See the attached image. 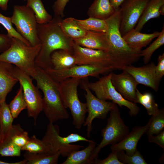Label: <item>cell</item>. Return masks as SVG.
<instances>
[{"label": "cell", "mask_w": 164, "mask_h": 164, "mask_svg": "<svg viewBox=\"0 0 164 164\" xmlns=\"http://www.w3.org/2000/svg\"><path fill=\"white\" fill-rule=\"evenodd\" d=\"M61 17L55 15L49 22L38 24L37 34L41 44L35 64L43 69L52 68L50 57L52 53L63 50L73 54L74 42L63 33L59 25Z\"/></svg>", "instance_id": "1"}, {"label": "cell", "mask_w": 164, "mask_h": 164, "mask_svg": "<svg viewBox=\"0 0 164 164\" xmlns=\"http://www.w3.org/2000/svg\"><path fill=\"white\" fill-rule=\"evenodd\" d=\"M121 20L120 8L111 17L105 20L108 25L106 32L110 50L108 52L114 70H121L137 61L141 51L132 49L124 39L119 30Z\"/></svg>", "instance_id": "2"}, {"label": "cell", "mask_w": 164, "mask_h": 164, "mask_svg": "<svg viewBox=\"0 0 164 164\" xmlns=\"http://www.w3.org/2000/svg\"><path fill=\"white\" fill-rule=\"evenodd\" d=\"M36 73L32 78L36 81L37 87L43 94V111L49 122L53 123L68 119L69 114L61 98L59 83L44 69L36 66Z\"/></svg>", "instance_id": "3"}, {"label": "cell", "mask_w": 164, "mask_h": 164, "mask_svg": "<svg viewBox=\"0 0 164 164\" xmlns=\"http://www.w3.org/2000/svg\"><path fill=\"white\" fill-rule=\"evenodd\" d=\"M41 47V43L35 46H28L12 37L10 46L0 54V61L15 65L32 78L36 72L35 60Z\"/></svg>", "instance_id": "4"}, {"label": "cell", "mask_w": 164, "mask_h": 164, "mask_svg": "<svg viewBox=\"0 0 164 164\" xmlns=\"http://www.w3.org/2000/svg\"><path fill=\"white\" fill-rule=\"evenodd\" d=\"M81 79L69 78L59 83V91L63 103L66 108L70 110L73 124L77 129L81 128L87 112L86 103L80 101L77 93L78 87Z\"/></svg>", "instance_id": "5"}, {"label": "cell", "mask_w": 164, "mask_h": 164, "mask_svg": "<svg viewBox=\"0 0 164 164\" xmlns=\"http://www.w3.org/2000/svg\"><path fill=\"white\" fill-rule=\"evenodd\" d=\"M129 132V128L121 117L117 105L110 111L107 125L101 131L102 138L101 142L95 147L92 152L91 159L92 164L94 160L98 158V154L102 148L108 145L119 142Z\"/></svg>", "instance_id": "6"}, {"label": "cell", "mask_w": 164, "mask_h": 164, "mask_svg": "<svg viewBox=\"0 0 164 164\" xmlns=\"http://www.w3.org/2000/svg\"><path fill=\"white\" fill-rule=\"evenodd\" d=\"M111 72L94 82H89L87 80V85L97 98L105 101H111L121 108L125 106L129 110L131 116H136L139 112V108L136 103L125 99L116 90L111 82Z\"/></svg>", "instance_id": "7"}, {"label": "cell", "mask_w": 164, "mask_h": 164, "mask_svg": "<svg viewBox=\"0 0 164 164\" xmlns=\"http://www.w3.org/2000/svg\"><path fill=\"white\" fill-rule=\"evenodd\" d=\"M11 21L16 31L32 46L40 43L37 34V22L32 10L26 5H14Z\"/></svg>", "instance_id": "8"}, {"label": "cell", "mask_w": 164, "mask_h": 164, "mask_svg": "<svg viewBox=\"0 0 164 164\" xmlns=\"http://www.w3.org/2000/svg\"><path fill=\"white\" fill-rule=\"evenodd\" d=\"M13 73L22 87L28 115L34 119L36 125L39 115L43 111V98L39 89L33 84L30 76L14 65Z\"/></svg>", "instance_id": "9"}, {"label": "cell", "mask_w": 164, "mask_h": 164, "mask_svg": "<svg viewBox=\"0 0 164 164\" xmlns=\"http://www.w3.org/2000/svg\"><path fill=\"white\" fill-rule=\"evenodd\" d=\"M87 77L81 79L80 83L86 94L85 98L88 114L83 125L87 128V135L89 138L93 130L92 122L95 118L104 119L108 112L117 105L113 102L101 99L92 93L87 84Z\"/></svg>", "instance_id": "10"}, {"label": "cell", "mask_w": 164, "mask_h": 164, "mask_svg": "<svg viewBox=\"0 0 164 164\" xmlns=\"http://www.w3.org/2000/svg\"><path fill=\"white\" fill-rule=\"evenodd\" d=\"M149 0H125L120 6L122 36L134 29Z\"/></svg>", "instance_id": "11"}, {"label": "cell", "mask_w": 164, "mask_h": 164, "mask_svg": "<svg viewBox=\"0 0 164 164\" xmlns=\"http://www.w3.org/2000/svg\"><path fill=\"white\" fill-rule=\"evenodd\" d=\"M44 70L55 80L59 83L71 77L82 78L88 76L98 77L100 74L105 73L113 70L109 68L87 64L76 65L61 70H56L52 68Z\"/></svg>", "instance_id": "12"}, {"label": "cell", "mask_w": 164, "mask_h": 164, "mask_svg": "<svg viewBox=\"0 0 164 164\" xmlns=\"http://www.w3.org/2000/svg\"><path fill=\"white\" fill-rule=\"evenodd\" d=\"M73 48V54L77 60V65H90L109 68L114 70L108 51L83 47L74 42Z\"/></svg>", "instance_id": "13"}, {"label": "cell", "mask_w": 164, "mask_h": 164, "mask_svg": "<svg viewBox=\"0 0 164 164\" xmlns=\"http://www.w3.org/2000/svg\"><path fill=\"white\" fill-rule=\"evenodd\" d=\"M59 135V126L49 122L45 135L42 140L49 145L54 153L59 152L61 155L67 157L73 152L84 148L83 145L62 143L58 138Z\"/></svg>", "instance_id": "14"}, {"label": "cell", "mask_w": 164, "mask_h": 164, "mask_svg": "<svg viewBox=\"0 0 164 164\" xmlns=\"http://www.w3.org/2000/svg\"><path fill=\"white\" fill-rule=\"evenodd\" d=\"M117 74L112 72L111 83L116 90L125 99L137 103L136 89L139 84L133 77L126 71Z\"/></svg>", "instance_id": "15"}, {"label": "cell", "mask_w": 164, "mask_h": 164, "mask_svg": "<svg viewBox=\"0 0 164 164\" xmlns=\"http://www.w3.org/2000/svg\"><path fill=\"white\" fill-rule=\"evenodd\" d=\"M155 65L154 62L140 67H136L132 65L124 67V70L131 74L139 84L149 87L157 92L159 84L157 80L155 72Z\"/></svg>", "instance_id": "16"}, {"label": "cell", "mask_w": 164, "mask_h": 164, "mask_svg": "<svg viewBox=\"0 0 164 164\" xmlns=\"http://www.w3.org/2000/svg\"><path fill=\"white\" fill-rule=\"evenodd\" d=\"M149 119L147 124L142 126L134 127L131 132L119 142L111 145L110 149L112 152L124 150L129 155H133L137 150V144L141 137L146 133L150 124Z\"/></svg>", "instance_id": "17"}, {"label": "cell", "mask_w": 164, "mask_h": 164, "mask_svg": "<svg viewBox=\"0 0 164 164\" xmlns=\"http://www.w3.org/2000/svg\"><path fill=\"white\" fill-rule=\"evenodd\" d=\"M73 41L75 43L80 46L89 49L108 52L110 50L106 33L87 30L85 36Z\"/></svg>", "instance_id": "18"}, {"label": "cell", "mask_w": 164, "mask_h": 164, "mask_svg": "<svg viewBox=\"0 0 164 164\" xmlns=\"http://www.w3.org/2000/svg\"><path fill=\"white\" fill-rule=\"evenodd\" d=\"M14 67L11 64L0 61V103L6 101L7 95L18 82L13 74Z\"/></svg>", "instance_id": "19"}, {"label": "cell", "mask_w": 164, "mask_h": 164, "mask_svg": "<svg viewBox=\"0 0 164 164\" xmlns=\"http://www.w3.org/2000/svg\"><path fill=\"white\" fill-rule=\"evenodd\" d=\"M160 32L155 31L151 34L142 33L136 31L135 29L122 36L127 44L133 50L140 52L143 47L146 46L153 39L157 37Z\"/></svg>", "instance_id": "20"}, {"label": "cell", "mask_w": 164, "mask_h": 164, "mask_svg": "<svg viewBox=\"0 0 164 164\" xmlns=\"http://www.w3.org/2000/svg\"><path fill=\"white\" fill-rule=\"evenodd\" d=\"M50 60L52 68L56 70L66 69L77 65L74 54L63 50H58L53 52Z\"/></svg>", "instance_id": "21"}, {"label": "cell", "mask_w": 164, "mask_h": 164, "mask_svg": "<svg viewBox=\"0 0 164 164\" xmlns=\"http://www.w3.org/2000/svg\"><path fill=\"white\" fill-rule=\"evenodd\" d=\"M115 11L109 0H94L89 8L87 14L89 17L106 20Z\"/></svg>", "instance_id": "22"}, {"label": "cell", "mask_w": 164, "mask_h": 164, "mask_svg": "<svg viewBox=\"0 0 164 164\" xmlns=\"http://www.w3.org/2000/svg\"><path fill=\"white\" fill-rule=\"evenodd\" d=\"M163 4L164 0H149L134 28L135 30L140 32L149 20L159 17L160 15L159 8Z\"/></svg>", "instance_id": "23"}, {"label": "cell", "mask_w": 164, "mask_h": 164, "mask_svg": "<svg viewBox=\"0 0 164 164\" xmlns=\"http://www.w3.org/2000/svg\"><path fill=\"white\" fill-rule=\"evenodd\" d=\"M82 150L73 152L67 157L61 164H92L91 153L95 147L96 143L93 140Z\"/></svg>", "instance_id": "24"}, {"label": "cell", "mask_w": 164, "mask_h": 164, "mask_svg": "<svg viewBox=\"0 0 164 164\" xmlns=\"http://www.w3.org/2000/svg\"><path fill=\"white\" fill-rule=\"evenodd\" d=\"M59 25L65 35L73 40L81 38L86 34L87 30L80 26L74 18L70 17L62 19Z\"/></svg>", "instance_id": "25"}, {"label": "cell", "mask_w": 164, "mask_h": 164, "mask_svg": "<svg viewBox=\"0 0 164 164\" xmlns=\"http://www.w3.org/2000/svg\"><path fill=\"white\" fill-rule=\"evenodd\" d=\"M59 152L51 154L45 152L32 153L26 151L24 154L26 164H56L58 163Z\"/></svg>", "instance_id": "26"}, {"label": "cell", "mask_w": 164, "mask_h": 164, "mask_svg": "<svg viewBox=\"0 0 164 164\" xmlns=\"http://www.w3.org/2000/svg\"><path fill=\"white\" fill-rule=\"evenodd\" d=\"M74 19L80 26L86 30L102 33L107 32L108 25L105 20L90 17L84 20L75 18Z\"/></svg>", "instance_id": "27"}, {"label": "cell", "mask_w": 164, "mask_h": 164, "mask_svg": "<svg viewBox=\"0 0 164 164\" xmlns=\"http://www.w3.org/2000/svg\"><path fill=\"white\" fill-rule=\"evenodd\" d=\"M26 0V5L33 11L38 24L46 23L52 19L51 15L46 11L41 0Z\"/></svg>", "instance_id": "28"}, {"label": "cell", "mask_w": 164, "mask_h": 164, "mask_svg": "<svg viewBox=\"0 0 164 164\" xmlns=\"http://www.w3.org/2000/svg\"><path fill=\"white\" fill-rule=\"evenodd\" d=\"M21 148L14 144L7 132L0 138V155L2 156H19Z\"/></svg>", "instance_id": "29"}, {"label": "cell", "mask_w": 164, "mask_h": 164, "mask_svg": "<svg viewBox=\"0 0 164 164\" xmlns=\"http://www.w3.org/2000/svg\"><path fill=\"white\" fill-rule=\"evenodd\" d=\"M14 119L6 101L0 103V132L1 138L12 127Z\"/></svg>", "instance_id": "30"}, {"label": "cell", "mask_w": 164, "mask_h": 164, "mask_svg": "<svg viewBox=\"0 0 164 164\" xmlns=\"http://www.w3.org/2000/svg\"><path fill=\"white\" fill-rule=\"evenodd\" d=\"M136 97L137 103L140 104L145 108L149 115H155L159 112L160 109L151 94L148 92L142 94L137 89Z\"/></svg>", "instance_id": "31"}, {"label": "cell", "mask_w": 164, "mask_h": 164, "mask_svg": "<svg viewBox=\"0 0 164 164\" xmlns=\"http://www.w3.org/2000/svg\"><path fill=\"white\" fill-rule=\"evenodd\" d=\"M21 149L22 151L34 153L45 152L54 154L48 144L42 140L37 138L35 135L29 138L28 142Z\"/></svg>", "instance_id": "32"}, {"label": "cell", "mask_w": 164, "mask_h": 164, "mask_svg": "<svg viewBox=\"0 0 164 164\" xmlns=\"http://www.w3.org/2000/svg\"><path fill=\"white\" fill-rule=\"evenodd\" d=\"M8 105L14 119L18 117L22 110L27 109V105L21 85H20V88L16 95Z\"/></svg>", "instance_id": "33"}, {"label": "cell", "mask_w": 164, "mask_h": 164, "mask_svg": "<svg viewBox=\"0 0 164 164\" xmlns=\"http://www.w3.org/2000/svg\"><path fill=\"white\" fill-rule=\"evenodd\" d=\"M149 127L146 133L147 136L157 135L164 130V109H160L159 113L152 115Z\"/></svg>", "instance_id": "34"}, {"label": "cell", "mask_w": 164, "mask_h": 164, "mask_svg": "<svg viewBox=\"0 0 164 164\" xmlns=\"http://www.w3.org/2000/svg\"><path fill=\"white\" fill-rule=\"evenodd\" d=\"M164 44V28L156 40L149 46L143 50L141 51V56L143 57L144 63L146 64L150 61L154 52Z\"/></svg>", "instance_id": "35"}, {"label": "cell", "mask_w": 164, "mask_h": 164, "mask_svg": "<svg viewBox=\"0 0 164 164\" xmlns=\"http://www.w3.org/2000/svg\"><path fill=\"white\" fill-rule=\"evenodd\" d=\"M117 155L119 160L124 164H147L142 155L137 149L132 155H127L124 150L117 152Z\"/></svg>", "instance_id": "36"}, {"label": "cell", "mask_w": 164, "mask_h": 164, "mask_svg": "<svg viewBox=\"0 0 164 164\" xmlns=\"http://www.w3.org/2000/svg\"><path fill=\"white\" fill-rule=\"evenodd\" d=\"M0 24L6 29L9 36L20 40L28 46H31L29 42L13 28L11 17L5 16L0 13Z\"/></svg>", "instance_id": "37"}, {"label": "cell", "mask_w": 164, "mask_h": 164, "mask_svg": "<svg viewBox=\"0 0 164 164\" xmlns=\"http://www.w3.org/2000/svg\"><path fill=\"white\" fill-rule=\"evenodd\" d=\"M58 138L62 143L66 144L82 141L89 142L92 140L87 139L77 133H71L64 137H62L59 135Z\"/></svg>", "instance_id": "38"}, {"label": "cell", "mask_w": 164, "mask_h": 164, "mask_svg": "<svg viewBox=\"0 0 164 164\" xmlns=\"http://www.w3.org/2000/svg\"><path fill=\"white\" fill-rule=\"evenodd\" d=\"M92 164H124L118 159L117 152L111 151V152L106 158L102 160L94 159Z\"/></svg>", "instance_id": "39"}, {"label": "cell", "mask_w": 164, "mask_h": 164, "mask_svg": "<svg viewBox=\"0 0 164 164\" xmlns=\"http://www.w3.org/2000/svg\"><path fill=\"white\" fill-rule=\"evenodd\" d=\"M158 63L155 67L156 79L159 84L164 75V53L159 55L158 59Z\"/></svg>", "instance_id": "40"}, {"label": "cell", "mask_w": 164, "mask_h": 164, "mask_svg": "<svg viewBox=\"0 0 164 164\" xmlns=\"http://www.w3.org/2000/svg\"><path fill=\"white\" fill-rule=\"evenodd\" d=\"M69 0H56L53 5L55 15L61 17L63 16L65 7Z\"/></svg>", "instance_id": "41"}, {"label": "cell", "mask_w": 164, "mask_h": 164, "mask_svg": "<svg viewBox=\"0 0 164 164\" xmlns=\"http://www.w3.org/2000/svg\"><path fill=\"white\" fill-rule=\"evenodd\" d=\"M12 37L8 34H0V54L5 51L10 46Z\"/></svg>", "instance_id": "42"}, {"label": "cell", "mask_w": 164, "mask_h": 164, "mask_svg": "<svg viewBox=\"0 0 164 164\" xmlns=\"http://www.w3.org/2000/svg\"><path fill=\"white\" fill-rule=\"evenodd\" d=\"M149 142H153L158 145L164 150V130L156 135L148 136Z\"/></svg>", "instance_id": "43"}, {"label": "cell", "mask_w": 164, "mask_h": 164, "mask_svg": "<svg viewBox=\"0 0 164 164\" xmlns=\"http://www.w3.org/2000/svg\"><path fill=\"white\" fill-rule=\"evenodd\" d=\"M115 11L118 10L125 0H109Z\"/></svg>", "instance_id": "44"}, {"label": "cell", "mask_w": 164, "mask_h": 164, "mask_svg": "<svg viewBox=\"0 0 164 164\" xmlns=\"http://www.w3.org/2000/svg\"><path fill=\"white\" fill-rule=\"evenodd\" d=\"M9 0H0V7L2 9L5 11L8 8V4Z\"/></svg>", "instance_id": "45"}, {"label": "cell", "mask_w": 164, "mask_h": 164, "mask_svg": "<svg viewBox=\"0 0 164 164\" xmlns=\"http://www.w3.org/2000/svg\"><path fill=\"white\" fill-rule=\"evenodd\" d=\"M26 161L25 159L21 161L13 163L5 162L0 160V164H26Z\"/></svg>", "instance_id": "46"}, {"label": "cell", "mask_w": 164, "mask_h": 164, "mask_svg": "<svg viewBox=\"0 0 164 164\" xmlns=\"http://www.w3.org/2000/svg\"><path fill=\"white\" fill-rule=\"evenodd\" d=\"M159 12L160 15H164V4L162 5L160 8Z\"/></svg>", "instance_id": "47"}, {"label": "cell", "mask_w": 164, "mask_h": 164, "mask_svg": "<svg viewBox=\"0 0 164 164\" xmlns=\"http://www.w3.org/2000/svg\"><path fill=\"white\" fill-rule=\"evenodd\" d=\"M1 134H0V137Z\"/></svg>", "instance_id": "48"}, {"label": "cell", "mask_w": 164, "mask_h": 164, "mask_svg": "<svg viewBox=\"0 0 164 164\" xmlns=\"http://www.w3.org/2000/svg\"></svg>", "instance_id": "49"}]
</instances>
